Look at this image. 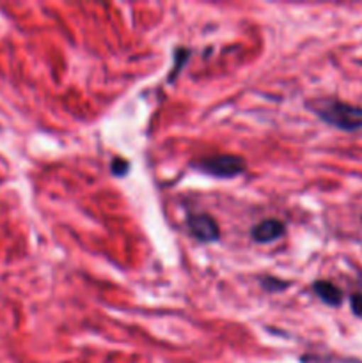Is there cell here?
I'll return each instance as SVG.
<instances>
[{
  "instance_id": "cell-1",
  "label": "cell",
  "mask_w": 362,
  "mask_h": 363,
  "mask_svg": "<svg viewBox=\"0 0 362 363\" xmlns=\"http://www.w3.org/2000/svg\"><path fill=\"white\" fill-rule=\"evenodd\" d=\"M309 108L322 121L344 131H355L362 128V108L339 99H316L309 103Z\"/></svg>"
},
{
  "instance_id": "cell-2",
  "label": "cell",
  "mask_w": 362,
  "mask_h": 363,
  "mask_svg": "<svg viewBox=\"0 0 362 363\" xmlns=\"http://www.w3.org/2000/svg\"><path fill=\"white\" fill-rule=\"evenodd\" d=\"M194 167L199 172H204L208 176L220 177V179H229V177H236L240 174H243L245 160L233 155L206 156V158L197 160L194 163Z\"/></svg>"
},
{
  "instance_id": "cell-3",
  "label": "cell",
  "mask_w": 362,
  "mask_h": 363,
  "mask_svg": "<svg viewBox=\"0 0 362 363\" xmlns=\"http://www.w3.org/2000/svg\"><path fill=\"white\" fill-rule=\"evenodd\" d=\"M187 227L190 230L192 238H195L201 243H212L220 238L219 223L215 218L206 213H192L187 218Z\"/></svg>"
},
{
  "instance_id": "cell-4",
  "label": "cell",
  "mask_w": 362,
  "mask_h": 363,
  "mask_svg": "<svg viewBox=\"0 0 362 363\" xmlns=\"http://www.w3.org/2000/svg\"><path fill=\"white\" fill-rule=\"evenodd\" d=\"M286 227L280 220L277 218H268L263 220V222L256 223L251 230V236L256 243L263 245V243H272V241L279 240L280 236L284 234Z\"/></svg>"
},
{
  "instance_id": "cell-5",
  "label": "cell",
  "mask_w": 362,
  "mask_h": 363,
  "mask_svg": "<svg viewBox=\"0 0 362 363\" xmlns=\"http://www.w3.org/2000/svg\"><path fill=\"white\" fill-rule=\"evenodd\" d=\"M312 291L318 294L323 303L330 305V307H337L343 301V291L334 286L332 282H327V280H318V282L312 284Z\"/></svg>"
},
{
  "instance_id": "cell-6",
  "label": "cell",
  "mask_w": 362,
  "mask_h": 363,
  "mask_svg": "<svg viewBox=\"0 0 362 363\" xmlns=\"http://www.w3.org/2000/svg\"><path fill=\"white\" fill-rule=\"evenodd\" d=\"M261 286H263V289L277 293V291L287 289V287H290V282H284V280L275 279V277H265V279L261 280Z\"/></svg>"
},
{
  "instance_id": "cell-7",
  "label": "cell",
  "mask_w": 362,
  "mask_h": 363,
  "mask_svg": "<svg viewBox=\"0 0 362 363\" xmlns=\"http://www.w3.org/2000/svg\"><path fill=\"white\" fill-rule=\"evenodd\" d=\"M128 169H130V163H128L124 158H119V156H116V158L112 160V163H110V172L117 177L126 176Z\"/></svg>"
},
{
  "instance_id": "cell-8",
  "label": "cell",
  "mask_w": 362,
  "mask_h": 363,
  "mask_svg": "<svg viewBox=\"0 0 362 363\" xmlns=\"http://www.w3.org/2000/svg\"><path fill=\"white\" fill-rule=\"evenodd\" d=\"M351 308L358 318H362V294H353L351 296Z\"/></svg>"
}]
</instances>
